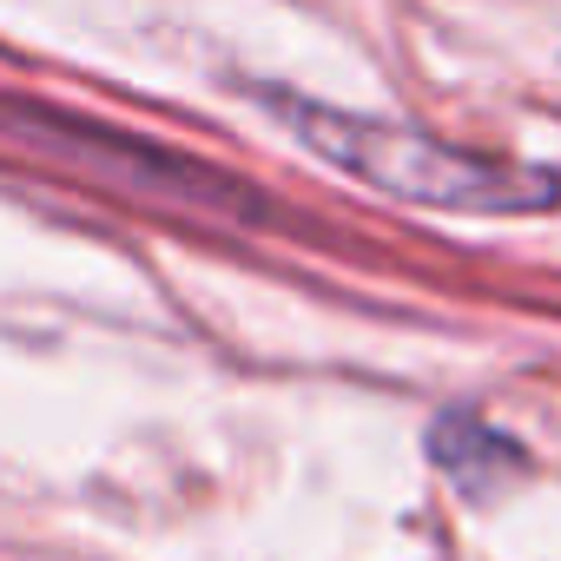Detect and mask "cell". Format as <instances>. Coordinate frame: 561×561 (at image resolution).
Here are the masks:
<instances>
[{
    "mask_svg": "<svg viewBox=\"0 0 561 561\" xmlns=\"http://www.w3.org/2000/svg\"><path fill=\"white\" fill-rule=\"evenodd\" d=\"M271 113L285 119L324 165H337L344 179H364L390 198L410 205H443V211H541L561 198L554 172L535 165H508V159H482L462 146H443L430 133L410 126H383V119H357L298 93H271Z\"/></svg>",
    "mask_w": 561,
    "mask_h": 561,
    "instance_id": "cell-1",
    "label": "cell"
},
{
    "mask_svg": "<svg viewBox=\"0 0 561 561\" xmlns=\"http://www.w3.org/2000/svg\"><path fill=\"white\" fill-rule=\"evenodd\" d=\"M0 133L21 139V146H41L119 192H139V198H165V205H198V211H251L257 198L198 165L192 152H172V146H152V139H133L119 126H100V119H80L67 106H34V100H0Z\"/></svg>",
    "mask_w": 561,
    "mask_h": 561,
    "instance_id": "cell-2",
    "label": "cell"
},
{
    "mask_svg": "<svg viewBox=\"0 0 561 561\" xmlns=\"http://www.w3.org/2000/svg\"><path fill=\"white\" fill-rule=\"evenodd\" d=\"M430 456H436V469H443L456 489H469V495H495L502 482L522 476V449H515L495 423H482V416H443V423L430 430Z\"/></svg>",
    "mask_w": 561,
    "mask_h": 561,
    "instance_id": "cell-3",
    "label": "cell"
}]
</instances>
